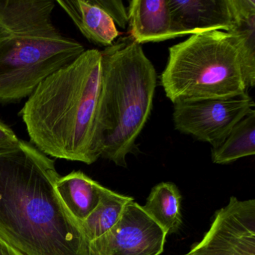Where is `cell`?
Wrapping results in <instances>:
<instances>
[{"instance_id":"obj_1","label":"cell","mask_w":255,"mask_h":255,"mask_svg":"<svg viewBox=\"0 0 255 255\" xmlns=\"http://www.w3.org/2000/svg\"><path fill=\"white\" fill-rule=\"evenodd\" d=\"M59 178L54 159L29 141L0 150V238L26 255H90Z\"/></svg>"},{"instance_id":"obj_2","label":"cell","mask_w":255,"mask_h":255,"mask_svg":"<svg viewBox=\"0 0 255 255\" xmlns=\"http://www.w3.org/2000/svg\"><path fill=\"white\" fill-rule=\"evenodd\" d=\"M101 74V51L86 50L31 94L19 115L40 151L87 165L101 157L97 122Z\"/></svg>"},{"instance_id":"obj_3","label":"cell","mask_w":255,"mask_h":255,"mask_svg":"<svg viewBox=\"0 0 255 255\" xmlns=\"http://www.w3.org/2000/svg\"><path fill=\"white\" fill-rule=\"evenodd\" d=\"M53 0H0V104L28 98L84 46L53 23Z\"/></svg>"},{"instance_id":"obj_4","label":"cell","mask_w":255,"mask_h":255,"mask_svg":"<svg viewBox=\"0 0 255 255\" xmlns=\"http://www.w3.org/2000/svg\"><path fill=\"white\" fill-rule=\"evenodd\" d=\"M102 54L97 139L101 157L127 167L153 108L157 75L141 45L121 38Z\"/></svg>"},{"instance_id":"obj_5","label":"cell","mask_w":255,"mask_h":255,"mask_svg":"<svg viewBox=\"0 0 255 255\" xmlns=\"http://www.w3.org/2000/svg\"><path fill=\"white\" fill-rule=\"evenodd\" d=\"M168 51L161 84L173 104L246 93L239 53L228 32L191 35Z\"/></svg>"},{"instance_id":"obj_6","label":"cell","mask_w":255,"mask_h":255,"mask_svg":"<svg viewBox=\"0 0 255 255\" xmlns=\"http://www.w3.org/2000/svg\"><path fill=\"white\" fill-rule=\"evenodd\" d=\"M254 107L247 92L232 98L179 101L174 104V128L216 147Z\"/></svg>"},{"instance_id":"obj_7","label":"cell","mask_w":255,"mask_h":255,"mask_svg":"<svg viewBox=\"0 0 255 255\" xmlns=\"http://www.w3.org/2000/svg\"><path fill=\"white\" fill-rule=\"evenodd\" d=\"M184 255H255V200L231 197L203 240Z\"/></svg>"},{"instance_id":"obj_8","label":"cell","mask_w":255,"mask_h":255,"mask_svg":"<svg viewBox=\"0 0 255 255\" xmlns=\"http://www.w3.org/2000/svg\"><path fill=\"white\" fill-rule=\"evenodd\" d=\"M167 234L135 201L127 205L117 223L89 243L90 255H159Z\"/></svg>"},{"instance_id":"obj_9","label":"cell","mask_w":255,"mask_h":255,"mask_svg":"<svg viewBox=\"0 0 255 255\" xmlns=\"http://www.w3.org/2000/svg\"><path fill=\"white\" fill-rule=\"evenodd\" d=\"M179 37L234 28L229 0H168Z\"/></svg>"},{"instance_id":"obj_10","label":"cell","mask_w":255,"mask_h":255,"mask_svg":"<svg viewBox=\"0 0 255 255\" xmlns=\"http://www.w3.org/2000/svg\"><path fill=\"white\" fill-rule=\"evenodd\" d=\"M128 12L130 37L140 45L180 38L173 23L168 0H132Z\"/></svg>"},{"instance_id":"obj_11","label":"cell","mask_w":255,"mask_h":255,"mask_svg":"<svg viewBox=\"0 0 255 255\" xmlns=\"http://www.w3.org/2000/svg\"><path fill=\"white\" fill-rule=\"evenodd\" d=\"M56 3L82 35L95 45L110 47L121 35L113 19L93 0H58Z\"/></svg>"},{"instance_id":"obj_12","label":"cell","mask_w":255,"mask_h":255,"mask_svg":"<svg viewBox=\"0 0 255 255\" xmlns=\"http://www.w3.org/2000/svg\"><path fill=\"white\" fill-rule=\"evenodd\" d=\"M234 26L228 33L237 47L246 87L255 85V1L229 0Z\"/></svg>"},{"instance_id":"obj_13","label":"cell","mask_w":255,"mask_h":255,"mask_svg":"<svg viewBox=\"0 0 255 255\" xmlns=\"http://www.w3.org/2000/svg\"><path fill=\"white\" fill-rule=\"evenodd\" d=\"M103 188L98 182L80 171L60 177L56 184L62 202L80 224L99 204Z\"/></svg>"},{"instance_id":"obj_14","label":"cell","mask_w":255,"mask_h":255,"mask_svg":"<svg viewBox=\"0 0 255 255\" xmlns=\"http://www.w3.org/2000/svg\"><path fill=\"white\" fill-rule=\"evenodd\" d=\"M180 201L181 195L174 183H160L152 189L142 209L168 235L181 226Z\"/></svg>"},{"instance_id":"obj_15","label":"cell","mask_w":255,"mask_h":255,"mask_svg":"<svg viewBox=\"0 0 255 255\" xmlns=\"http://www.w3.org/2000/svg\"><path fill=\"white\" fill-rule=\"evenodd\" d=\"M255 154V110L252 109L227 135L220 145L212 148V160L224 165Z\"/></svg>"},{"instance_id":"obj_16","label":"cell","mask_w":255,"mask_h":255,"mask_svg":"<svg viewBox=\"0 0 255 255\" xmlns=\"http://www.w3.org/2000/svg\"><path fill=\"white\" fill-rule=\"evenodd\" d=\"M132 201L134 199L132 197L103 188L99 204L80 223L89 243L99 238L111 229L120 219L127 205Z\"/></svg>"},{"instance_id":"obj_17","label":"cell","mask_w":255,"mask_h":255,"mask_svg":"<svg viewBox=\"0 0 255 255\" xmlns=\"http://www.w3.org/2000/svg\"><path fill=\"white\" fill-rule=\"evenodd\" d=\"M96 5L101 7L119 27L125 29L128 24V8L122 1L118 0H93Z\"/></svg>"},{"instance_id":"obj_18","label":"cell","mask_w":255,"mask_h":255,"mask_svg":"<svg viewBox=\"0 0 255 255\" xmlns=\"http://www.w3.org/2000/svg\"><path fill=\"white\" fill-rule=\"evenodd\" d=\"M20 141L15 132L8 125L0 121V150L15 146Z\"/></svg>"},{"instance_id":"obj_19","label":"cell","mask_w":255,"mask_h":255,"mask_svg":"<svg viewBox=\"0 0 255 255\" xmlns=\"http://www.w3.org/2000/svg\"><path fill=\"white\" fill-rule=\"evenodd\" d=\"M0 255H26L0 238Z\"/></svg>"}]
</instances>
